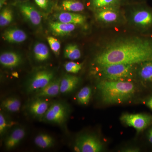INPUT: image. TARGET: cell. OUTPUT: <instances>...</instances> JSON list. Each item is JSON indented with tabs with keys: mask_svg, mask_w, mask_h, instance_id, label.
Wrapping results in <instances>:
<instances>
[{
	"mask_svg": "<svg viewBox=\"0 0 152 152\" xmlns=\"http://www.w3.org/2000/svg\"><path fill=\"white\" fill-rule=\"evenodd\" d=\"M150 61H152V42L139 39L113 44L95 59L100 67L114 64L134 65Z\"/></svg>",
	"mask_w": 152,
	"mask_h": 152,
	"instance_id": "cell-1",
	"label": "cell"
},
{
	"mask_svg": "<svg viewBox=\"0 0 152 152\" xmlns=\"http://www.w3.org/2000/svg\"><path fill=\"white\" fill-rule=\"evenodd\" d=\"M104 103L107 104L122 103L132 97L136 87L127 81L102 80L97 86Z\"/></svg>",
	"mask_w": 152,
	"mask_h": 152,
	"instance_id": "cell-2",
	"label": "cell"
},
{
	"mask_svg": "<svg viewBox=\"0 0 152 152\" xmlns=\"http://www.w3.org/2000/svg\"><path fill=\"white\" fill-rule=\"evenodd\" d=\"M70 113L69 106L66 103L56 102L51 104L42 121L45 122L63 126Z\"/></svg>",
	"mask_w": 152,
	"mask_h": 152,
	"instance_id": "cell-3",
	"label": "cell"
},
{
	"mask_svg": "<svg viewBox=\"0 0 152 152\" xmlns=\"http://www.w3.org/2000/svg\"><path fill=\"white\" fill-rule=\"evenodd\" d=\"M133 65L114 64L100 67L104 80L112 81H126L134 76Z\"/></svg>",
	"mask_w": 152,
	"mask_h": 152,
	"instance_id": "cell-4",
	"label": "cell"
},
{
	"mask_svg": "<svg viewBox=\"0 0 152 152\" xmlns=\"http://www.w3.org/2000/svg\"><path fill=\"white\" fill-rule=\"evenodd\" d=\"M55 78L54 72L51 70L38 71L28 80L25 86V91L28 94H33L46 86Z\"/></svg>",
	"mask_w": 152,
	"mask_h": 152,
	"instance_id": "cell-5",
	"label": "cell"
},
{
	"mask_svg": "<svg viewBox=\"0 0 152 152\" xmlns=\"http://www.w3.org/2000/svg\"><path fill=\"white\" fill-rule=\"evenodd\" d=\"M75 150L79 152H99L103 150V145L96 136L90 134L79 136L75 142Z\"/></svg>",
	"mask_w": 152,
	"mask_h": 152,
	"instance_id": "cell-6",
	"label": "cell"
},
{
	"mask_svg": "<svg viewBox=\"0 0 152 152\" xmlns=\"http://www.w3.org/2000/svg\"><path fill=\"white\" fill-rule=\"evenodd\" d=\"M121 121L138 132L143 130L152 123V116L145 114H124L120 118Z\"/></svg>",
	"mask_w": 152,
	"mask_h": 152,
	"instance_id": "cell-7",
	"label": "cell"
},
{
	"mask_svg": "<svg viewBox=\"0 0 152 152\" xmlns=\"http://www.w3.org/2000/svg\"><path fill=\"white\" fill-rule=\"evenodd\" d=\"M46 99L33 98L27 107L28 111L30 115L35 118L42 120L51 104Z\"/></svg>",
	"mask_w": 152,
	"mask_h": 152,
	"instance_id": "cell-8",
	"label": "cell"
},
{
	"mask_svg": "<svg viewBox=\"0 0 152 152\" xmlns=\"http://www.w3.org/2000/svg\"><path fill=\"white\" fill-rule=\"evenodd\" d=\"M18 7L25 18L32 24L38 26L42 22L40 13L34 6L28 2L18 3Z\"/></svg>",
	"mask_w": 152,
	"mask_h": 152,
	"instance_id": "cell-9",
	"label": "cell"
},
{
	"mask_svg": "<svg viewBox=\"0 0 152 152\" xmlns=\"http://www.w3.org/2000/svg\"><path fill=\"white\" fill-rule=\"evenodd\" d=\"M26 134L24 127L18 126L14 128L6 137L4 141V145L7 150L14 149L23 141Z\"/></svg>",
	"mask_w": 152,
	"mask_h": 152,
	"instance_id": "cell-10",
	"label": "cell"
},
{
	"mask_svg": "<svg viewBox=\"0 0 152 152\" xmlns=\"http://www.w3.org/2000/svg\"><path fill=\"white\" fill-rule=\"evenodd\" d=\"M61 78H55L45 86L33 93V98H53L60 93Z\"/></svg>",
	"mask_w": 152,
	"mask_h": 152,
	"instance_id": "cell-11",
	"label": "cell"
},
{
	"mask_svg": "<svg viewBox=\"0 0 152 152\" xmlns=\"http://www.w3.org/2000/svg\"><path fill=\"white\" fill-rule=\"evenodd\" d=\"M22 61L21 56L16 52H4L0 56V63L5 68L17 67L21 64Z\"/></svg>",
	"mask_w": 152,
	"mask_h": 152,
	"instance_id": "cell-12",
	"label": "cell"
},
{
	"mask_svg": "<svg viewBox=\"0 0 152 152\" xmlns=\"http://www.w3.org/2000/svg\"><path fill=\"white\" fill-rule=\"evenodd\" d=\"M3 39L11 43H20L26 40L27 35L23 30L18 28H11L4 31Z\"/></svg>",
	"mask_w": 152,
	"mask_h": 152,
	"instance_id": "cell-13",
	"label": "cell"
},
{
	"mask_svg": "<svg viewBox=\"0 0 152 152\" xmlns=\"http://www.w3.org/2000/svg\"><path fill=\"white\" fill-rule=\"evenodd\" d=\"M80 79L76 76L66 75L61 79L60 93L67 94L74 91L80 83Z\"/></svg>",
	"mask_w": 152,
	"mask_h": 152,
	"instance_id": "cell-14",
	"label": "cell"
},
{
	"mask_svg": "<svg viewBox=\"0 0 152 152\" xmlns=\"http://www.w3.org/2000/svg\"><path fill=\"white\" fill-rule=\"evenodd\" d=\"M58 21L73 24H83L86 21V17L72 12H63L57 15Z\"/></svg>",
	"mask_w": 152,
	"mask_h": 152,
	"instance_id": "cell-15",
	"label": "cell"
},
{
	"mask_svg": "<svg viewBox=\"0 0 152 152\" xmlns=\"http://www.w3.org/2000/svg\"><path fill=\"white\" fill-rule=\"evenodd\" d=\"M50 27L55 34L58 36H64L70 34L75 29V25L66 23L60 21L51 22Z\"/></svg>",
	"mask_w": 152,
	"mask_h": 152,
	"instance_id": "cell-16",
	"label": "cell"
},
{
	"mask_svg": "<svg viewBox=\"0 0 152 152\" xmlns=\"http://www.w3.org/2000/svg\"><path fill=\"white\" fill-rule=\"evenodd\" d=\"M34 57L36 61L43 62L49 59L50 53L48 48L42 42H38L34 45L33 49Z\"/></svg>",
	"mask_w": 152,
	"mask_h": 152,
	"instance_id": "cell-17",
	"label": "cell"
},
{
	"mask_svg": "<svg viewBox=\"0 0 152 152\" xmlns=\"http://www.w3.org/2000/svg\"><path fill=\"white\" fill-rule=\"evenodd\" d=\"M61 9L67 12H82L84 10L83 3L80 0H62L59 4Z\"/></svg>",
	"mask_w": 152,
	"mask_h": 152,
	"instance_id": "cell-18",
	"label": "cell"
},
{
	"mask_svg": "<svg viewBox=\"0 0 152 152\" xmlns=\"http://www.w3.org/2000/svg\"><path fill=\"white\" fill-rule=\"evenodd\" d=\"M34 142L37 146L41 149H49L54 146L55 140L52 136L48 134H39L34 140Z\"/></svg>",
	"mask_w": 152,
	"mask_h": 152,
	"instance_id": "cell-19",
	"label": "cell"
},
{
	"mask_svg": "<svg viewBox=\"0 0 152 152\" xmlns=\"http://www.w3.org/2000/svg\"><path fill=\"white\" fill-rule=\"evenodd\" d=\"M21 103L18 98L10 97L5 99L1 104L3 110L9 113H15L18 112L20 109Z\"/></svg>",
	"mask_w": 152,
	"mask_h": 152,
	"instance_id": "cell-20",
	"label": "cell"
},
{
	"mask_svg": "<svg viewBox=\"0 0 152 152\" xmlns=\"http://www.w3.org/2000/svg\"><path fill=\"white\" fill-rule=\"evenodd\" d=\"M117 7H108L99 9L98 13V18L102 21L113 22L118 18V14L115 8Z\"/></svg>",
	"mask_w": 152,
	"mask_h": 152,
	"instance_id": "cell-21",
	"label": "cell"
},
{
	"mask_svg": "<svg viewBox=\"0 0 152 152\" xmlns=\"http://www.w3.org/2000/svg\"><path fill=\"white\" fill-rule=\"evenodd\" d=\"M133 20L134 23L137 24L147 26L152 23V15L147 11H137L134 14Z\"/></svg>",
	"mask_w": 152,
	"mask_h": 152,
	"instance_id": "cell-22",
	"label": "cell"
},
{
	"mask_svg": "<svg viewBox=\"0 0 152 152\" xmlns=\"http://www.w3.org/2000/svg\"><path fill=\"white\" fill-rule=\"evenodd\" d=\"M121 0H89L90 5L96 10L111 7H118Z\"/></svg>",
	"mask_w": 152,
	"mask_h": 152,
	"instance_id": "cell-23",
	"label": "cell"
},
{
	"mask_svg": "<svg viewBox=\"0 0 152 152\" xmlns=\"http://www.w3.org/2000/svg\"><path fill=\"white\" fill-rule=\"evenodd\" d=\"M64 56L66 58L74 61L79 59L81 53L78 47L74 44H69L65 48Z\"/></svg>",
	"mask_w": 152,
	"mask_h": 152,
	"instance_id": "cell-24",
	"label": "cell"
},
{
	"mask_svg": "<svg viewBox=\"0 0 152 152\" xmlns=\"http://www.w3.org/2000/svg\"><path fill=\"white\" fill-rule=\"evenodd\" d=\"M140 77L146 82H152V61L143 63L139 72Z\"/></svg>",
	"mask_w": 152,
	"mask_h": 152,
	"instance_id": "cell-25",
	"label": "cell"
},
{
	"mask_svg": "<svg viewBox=\"0 0 152 152\" xmlns=\"http://www.w3.org/2000/svg\"><path fill=\"white\" fill-rule=\"evenodd\" d=\"M92 95V89L91 87L86 86L79 91L76 96V99L79 104L87 105L91 99Z\"/></svg>",
	"mask_w": 152,
	"mask_h": 152,
	"instance_id": "cell-26",
	"label": "cell"
},
{
	"mask_svg": "<svg viewBox=\"0 0 152 152\" xmlns=\"http://www.w3.org/2000/svg\"><path fill=\"white\" fill-rule=\"evenodd\" d=\"M13 14L12 10L10 7L4 8L0 13V26L4 27L8 26L12 21Z\"/></svg>",
	"mask_w": 152,
	"mask_h": 152,
	"instance_id": "cell-27",
	"label": "cell"
},
{
	"mask_svg": "<svg viewBox=\"0 0 152 152\" xmlns=\"http://www.w3.org/2000/svg\"><path fill=\"white\" fill-rule=\"evenodd\" d=\"M10 124L2 112L0 113V135L3 137L9 130Z\"/></svg>",
	"mask_w": 152,
	"mask_h": 152,
	"instance_id": "cell-28",
	"label": "cell"
},
{
	"mask_svg": "<svg viewBox=\"0 0 152 152\" xmlns=\"http://www.w3.org/2000/svg\"><path fill=\"white\" fill-rule=\"evenodd\" d=\"M82 64L74 62L73 61L68 62L64 65V68L67 72L72 74H77L81 69Z\"/></svg>",
	"mask_w": 152,
	"mask_h": 152,
	"instance_id": "cell-29",
	"label": "cell"
},
{
	"mask_svg": "<svg viewBox=\"0 0 152 152\" xmlns=\"http://www.w3.org/2000/svg\"><path fill=\"white\" fill-rule=\"evenodd\" d=\"M47 40L52 50L56 54H58L61 46L59 41L56 38L51 36L48 37Z\"/></svg>",
	"mask_w": 152,
	"mask_h": 152,
	"instance_id": "cell-30",
	"label": "cell"
},
{
	"mask_svg": "<svg viewBox=\"0 0 152 152\" xmlns=\"http://www.w3.org/2000/svg\"><path fill=\"white\" fill-rule=\"evenodd\" d=\"M36 4L42 10H47L51 6L50 0H34Z\"/></svg>",
	"mask_w": 152,
	"mask_h": 152,
	"instance_id": "cell-31",
	"label": "cell"
},
{
	"mask_svg": "<svg viewBox=\"0 0 152 152\" xmlns=\"http://www.w3.org/2000/svg\"><path fill=\"white\" fill-rule=\"evenodd\" d=\"M148 138L150 142L152 144V127L150 129L148 133Z\"/></svg>",
	"mask_w": 152,
	"mask_h": 152,
	"instance_id": "cell-32",
	"label": "cell"
},
{
	"mask_svg": "<svg viewBox=\"0 0 152 152\" xmlns=\"http://www.w3.org/2000/svg\"><path fill=\"white\" fill-rule=\"evenodd\" d=\"M124 151V152H138L139 150L138 148H131L126 149Z\"/></svg>",
	"mask_w": 152,
	"mask_h": 152,
	"instance_id": "cell-33",
	"label": "cell"
},
{
	"mask_svg": "<svg viewBox=\"0 0 152 152\" xmlns=\"http://www.w3.org/2000/svg\"><path fill=\"white\" fill-rule=\"evenodd\" d=\"M147 104L149 107H150V108L152 110V98H151L147 102Z\"/></svg>",
	"mask_w": 152,
	"mask_h": 152,
	"instance_id": "cell-34",
	"label": "cell"
}]
</instances>
